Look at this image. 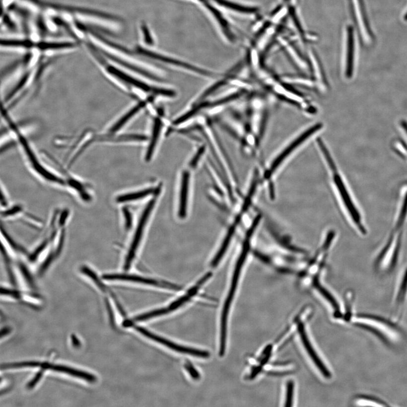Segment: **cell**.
<instances>
[{
    "mask_svg": "<svg viewBox=\"0 0 407 407\" xmlns=\"http://www.w3.org/2000/svg\"><path fill=\"white\" fill-rule=\"evenodd\" d=\"M157 189L150 188L137 191V192L122 195L117 197L116 201L118 203H123L140 200L141 199H143L150 195L155 193Z\"/></svg>",
    "mask_w": 407,
    "mask_h": 407,
    "instance_id": "15",
    "label": "cell"
},
{
    "mask_svg": "<svg viewBox=\"0 0 407 407\" xmlns=\"http://www.w3.org/2000/svg\"><path fill=\"white\" fill-rule=\"evenodd\" d=\"M354 34L353 28L351 26L347 28V51L346 61L345 75L347 78H351L353 72L354 63Z\"/></svg>",
    "mask_w": 407,
    "mask_h": 407,
    "instance_id": "13",
    "label": "cell"
},
{
    "mask_svg": "<svg viewBox=\"0 0 407 407\" xmlns=\"http://www.w3.org/2000/svg\"><path fill=\"white\" fill-rule=\"evenodd\" d=\"M237 221L236 222L233 226L230 228L229 231L226 235V237H225V239L222 243V245L219 248V251H218L216 255L214 256V258L212 261L211 262V267L215 268L218 264L220 262L221 260L222 259L223 256L225 255V252L227 249L228 246H229L230 242L231 241V239L232 237H233V234L234 233L235 226L237 225Z\"/></svg>",
    "mask_w": 407,
    "mask_h": 407,
    "instance_id": "14",
    "label": "cell"
},
{
    "mask_svg": "<svg viewBox=\"0 0 407 407\" xmlns=\"http://www.w3.org/2000/svg\"><path fill=\"white\" fill-rule=\"evenodd\" d=\"M153 127L151 140H150L147 151L146 153L145 159L146 161L151 160L153 152L155 150L158 138L160 135L162 128L161 122L159 120H156Z\"/></svg>",
    "mask_w": 407,
    "mask_h": 407,
    "instance_id": "17",
    "label": "cell"
},
{
    "mask_svg": "<svg viewBox=\"0 0 407 407\" xmlns=\"http://www.w3.org/2000/svg\"><path fill=\"white\" fill-rule=\"evenodd\" d=\"M212 1L223 7L241 13H253L256 11L254 7L243 6L241 4L229 1V0H212Z\"/></svg>",
    "mask_w": 407,
    "mask_h": 407,
    "instance_id": "16",
    "label": "cell"
},
{
    "mask_svg": "<svg viewBox=\"0 0 407 407\" xmlns=\"http://www.w3.org/2000/svg\"><path fill=\"white\" fill-rule=\"evenodd\" d=\"M315 286L316 288L318 289V290L321 292V294L323 295L324 298H325L326 299H327L328 301L330 304H331L333 308L335 309L336 312L339 313V315H340V312H339V304H338V302H337L335 298H334V297L331 295V294H330V293L327 290H326V289H325L322 286H320V284L319 283H317L316 282L315 283Z\"/></svg>",
    "mask_w": 407,
    "mask_h": 407,
    "instance_id": "20",
    "label": "cell"
},
{
    "mask_svg": "<svg viewBox=\"0 0 407 407\" xmlns=\"http://www.w3.org/2000/svg\"><path fill=\"white\" fill-rule=\"evenodd\" d=\"M41 364L39 362L36 361H26L22 363H7L1 365V369H18L24 368H35L40 366Z\"/></svg>",
    "mask_w": 407,
    "mask_h": 407,
    "instance_id": "19",
    "label": "cell"
},
{
    "mask_svg": "<svg viewBox=\"0 0 407 407\" xmlns=\"http://www.w3.org/2000/svg\"><path fill=\"white\" fill-rule=\"evenodd\" d=\"M136 52L138 54L147 57V58L152 59L154 60L160 61V62L172 65L175 67L182 68L185 69V70L197 73V74L199 75L205 76H213V72L209 71L194 66V65H190L189 63L184 62V61L178 60L173 58H170V57L168 56L160 54H158V53L146 50L145 48L137 47L136 48Z\"/></svg>",
    "mask_w": 407,
    "mask_h": 407,
    "instance_id": "3",
    "label": "cell"
},
{
    "mask_svg": "<svg viewBox=\"0 0 407 407\" xmlns=\"http://www.w3.org/2000/svg\"><path fill=\"white\" fill-rule=\"evenodd\" d=\"M103 278L104 279L108 280H122V281L123 280V281L150 284L152 285V286L157 287L174 289V290H176L180 289V287H178L175 284L166 282H162L158 281L157 280L142 277V276L136 275L125 274H108L104 275Z\"/></svg>",
    "mask_w": 407,
    "mask_h": 407,
    "instance_id": "7",
    "label": "cell"
},
{
    "mask_svg": "<svg viewBox=\"0 0 407 407\" xmlns=\"http://www.w3.org/2000/svg\"><path fill=\"white\" fill-rule=\"evenodd\" d=\"M286 389V400L285 402L286 403L285 406L291 407L292 405L293 397H294V385L292 381H290L288 382Z\"/></svg>",
    "mask_w": 407,
    "mask_h": 407,
    "instance_id": "22",
    "label": "cell"
},
{
    "mask_svg": "<svg viewBox=\"0 0 407 407\" xmlns=\"http://www.w3.org/2000/svg\"><path fill=\"white\" fill-rule=\"evenodd\" d=\"M204 149L202 148V149H201V150H199V152H198L197 154H196V156H195L194 157V158H193L192 161H191V166L195 167V166H197V165L198 164V162L199 160L200 159V158H201V157L202 155V154L203 153Z\"/></svg>",
    "mask_w": 407,
    "mask_h": 407,
    "instance_id": "29",
    "label": "cell"
},
{
    "mask_svg": "<svg viewBox=\"0 0 407 407\" xmlns=\"http://www.w3.org/2000/svg\"><path fill=\"white\" fill-rule=\"evenodd\" d=\"M211 274L210 272L207 273L203 276V277L199 280V281L195 284V286L190 289L188 292L185 295L180 297L177 300H176L172 304H170L168 307L164 308L157 309L152 312L144 313V314L136 316L133 319L134 321H141L154 318L157 316L164 315L168 314V313L173 312L178 309L182 305L188 302L191 298H193L200 290L203 285L204 284L207 280H208Z\"/></svg>",
    "mask_w": 407,
    "mask_h": 407,
    "instance_id": "2",
    "label": "cell"
},
{
    "mask_svg": "<svg viewBox=\"0 0 407 407\" xmlns=\"http://www.w3.org/2000/svg\"><path fill=\"white\" fill-rule=\"evenodd\" d=\"M1 46L5 48H21L28 50L35 47V43L28 39H4L1 40Z\"/></svg>",
    "mask_w": 407,
    "mask_h": 407,
    "instance_id": "18",
    "label": "cell"
},
{
    "mask_svg": "<svg viewBox=\"0 0 407 407\" xmlns=\"http://www.w3.org/2000/svg\"><path fill=\"white\" fill-rule=\"evenodd\" d=\"M71 340L73 344L78 347L80 345V342L78 339L75 336H71Z\"/></svg>",
    "mask_w": 407,
    "mask_h": 407,
    "instance_id": "30",
    "label": "cell"
},
{
    "mask_svg": "<svg viewBox=\"0 0 407 407\" xmlns=\"http://www.w3.org/2000/svg\"><path fill=\"white\" fill-rule=\"evenodd\" d=\"M142 32L143 35V38L146 43L148 44H152L153 43V38L150 33L149 28L145 25L142 26Z\"/></svg>",
    "mask_w": 407,
    "mask_h": 407,
    "instance_id": "26",
    "label": "cell"
},
{
    "mask_svg": "<svg viewBox=\"0 0 407 407\" xmlns=\"http://www.w3.org/2000/svg\"><path fill=\"white\" fill-rule=\"evenodd\" d=\"M407 291V270L405 272V274L404 275V279L402 280V282L401 285V287L400 288V291H399L397 298V303L398 304H400L403 302L404 301L405 297L406 295V292Z\"/></svg>",
    "mask_w": 407,
    "mask_h": 407,
    "instance_id": "21",
    "label": "cell"
},
{
    "mask_svg": "<svg viewBox=\"0 0 407 407\" xmlns=\"http://www.w3.org/2000/svg\"><path fill=\"white\" fill-rule=\"evenodd\" d=\"M190 173L185 170L182 173L181 183L180 201H179L178 215L181 219L186 218L188 205Z\"/></svg>",
    "mask_w": 407,
    "mask_h": 407,
    "instance_id": "11",
    "label": "cell"
},
{
    "mask_svg": "<svg viewBox=\"0 0 407 407\" xmlns=\"http://www.w3.org/2000/svg\"><path fill=\"white\" fill-rule=\"evenodd\" d=\"M78 46L75 42L61 41H41L35 43V47L42 51H55L72 50Z\"/></svg>",
    "mask_w": 407,
    "mask_h": 407,
    "instance_id": "12",
    "label": "cell"
},
{
    "mask_svg": "<svg viewBox=\"0 0 407 407\" xmlns=\"http://www.w3.org/2000/svg\"><path fill=\"white\" fill-rule=\"evenodd\" d=\"M10 332V329L9 328H4L2 329L1 332V337L2 338L3 337L7 335L8 333Z\"/></svg>",
    "mask_w": 407,
    "mask_h": 407,
    "instance_id": "31",
    "label": "cell"
},
{
    "mask_svg": "<svg viewBox=\"0 0 407 407\" xmlns=\"http://www.w3.org/2000/svg\"><path fill=\"white\" fill-rule=\"evenodd\" d=\"M359 2H360V8H361V10L362 15H363V20H364V24H365V26L366 27V30H367L369 34L370 35H372V31H371V30H370V27H369L368 19V18H367V15H366V11L365 10V6H364V4L363 0H359Z\"/></svg>",
    "mask_w": 407,
    "mask_h": 407,
    "instance_id": "24",
    "label": "cell"
},
{
    "mask_svg": "<svg viewBox=\"0 0 407 407\" xmlns=\"http://www.w3.org/2000/svg\"><path fill=\"white\" fill-rule=\"evenodd\" d=\"M357 325H359V327L363 328L366 330H368V331L372 332L374 334V335H376L377 337L380 338V339H381L382 341H385H385H386V339L383 336V335H382V334L381 332H378L377 329H374L371 327H369V326L364 324H357Z\"/></svg>",
    "mask_w": 407,
    "mask_h": 407,
    "instance_id": "25",
    "label": "cell"
},
{
    "mask_svg": "<svg viewBox=\"0 0 407 407\" xmlns=\"http://www.w3.org/2000/svg\"><path fill=\"white\" fill-rule=\"evenodd\" d=\"M44 370V369L43 368L42 370H40V371L36 374V375L34 377L33 379L28 384L27 388L28 389L34 388L35 385L38 383L41 378L43 377Z\"/></svg>",
    "mask_w": 407,
    "mask_h": 407,
    "instance_id": "27",
    "label": "cell"
},
{
    "mask_svg": "<svg viewBox=\"0 0 407 407\" xmlns=\"http://www.w3.org/2000/svg\"><path fill=\"white\" fill-rule=\"evenodd\" d=\"M125 218V227L126 229H129L131 226L132 222V218L131 214L128 209H125L124 211Z\"/></svg>",
    "mask_w": 407,
    "mask_h": 407,
    "instance_id": "28",
    "label": "cell"
},
{
    "mask_svg": "<svg viewBox=\"0 0 407 407\" xmlns=\"http://www.w3.org/2000/svg\"><path fill=\"white\" fill-rule=\"evenodd\" d=\"M184 366L187 372L189 373L190 376L192 377L193 379L198 380L200 378V373L198 372V370L195 369L193 365L190 363V362L187 361V363L185 364Z\"/></svg>",
    "mask_w": 407,
    "mask_h": 407,
    "instance_id": "23",
    "label": "cell"
},
{
    "mask_svg": "<svg viewBox=\"0 0 407 407\" xmlns=\"http://www.w3.org/2000/svg\"><path fill=\"white\" fill-rule=\"evenodd\" d=\"M160 187H157L155 193L153 194V197L146 205L145 209L141 214V217L139 219V222H138L136 233L134 235L133 241L131 245L129 248L128 252V255L126 256L125 263L124 268L125 270H128L131 267L132 263L135 259L138 248H139L140 243L143 236L144 229L147 224L149 217L151 214L153 207L156 204L157 199L159 196L160 193Z\"/></svg>",
    "mask_w": 407,
    "mask_h": 407,
    "instance_id": "1",
    "label": "cell"
},
{
    "mask_svg": "<svg viewBox=\"0 0 407 407\" xmlns=\"http://www.w3.org/2000/svg\"><path fill=\"white\" fill-rule=\"evenodd\" d=\"M202 5L204 6L205 9L209 11V13L214 17L219 27H220L225 37L229 40V42L233 43L235 42V36L232 32L229 22L221 13V11L217 9L210 0H200Z\"/></svg>",
    "mask_w": 407,
    "mask_h": 407,
    "instance_id": "9",
    "label": "cell"
},
{
    "mask_svg": "<svg viewBox=\"0 0 407 407\" xmlns=\"http://www.w3.org/2000/svg\"><path fill=\"white\" fill-rule=\"evenodd\" d=\"M405 19L406 20H407V14H406V15H405Z\"/></svg>",
    "mask_w": 407,
    "mask_h": 407,
    "instance_id": "33",
    "label": "cell"
},
{
    "mask_svg": "<svg viewBox=\"0 0 407 407\" xmlns=\"http://www.w3.org/2000/svg\"><path fill=\"white\" fill-rule=\"evenodd\" d=\"M298 332L303 345L305 350H306L308 355L313 360V363H314L317 368L319 369L320 372L323 374V376L325 378H331V373H330L328 368L326 367L322 360L320 359V357L317 355L314 348H313L310 340H309L308 339L306 331H305L304 324L302 323L299 324L298 325Z\"/></svg>",
    "mask_w": 407,
    "mask_h": 407,
    "instance_id": "8",
    "label": "cell"
},
{
    "mask_svg": "<svg viewBox=\"0 0 407 407\" xmlns=\"http://www.w3.org/2000/svg\"><path fill=\"white\" fill-rule=\"evenodd\" d=\"M401 124L402 128L404 129L406 133L407 134V122L405 121H402Z\"/></svg>",
    "mask_w": 407,
    "mask_h": 407,
    "instance_id": "32",
    "label": "cell"
},
{
    "mask_svg": "<svg viewBox=\"0 0 407 407\" xmlns=\"http://www.w3.org/2000/svg\"><path fill=\"white\" fill-rule=\"evenodd\" d=\"M335 182L340 193L341 198L342 199L344 203L346 209L349 211L350 216L351 217L354 223L357 226L358 229L361 232V233L365 234L366 230L363 223H362L359 211L357 210L356 206L354 205L352 199L350 197L342 180H341L339 174L337 173V171L336 174H335Z\"/></svg>",
    "mask_w": 407,
    "mask_h": 407,
    "instance_id": "5",
    "label": "cell"
},
{
    "mask_svg": "<svg viewBox=\"0 0 407 407\" xmlns=\"http://www.w3.org/2000/svg\"><path fill=\"white\" fill-rule=\"evenodd\" d=\"M320 128V126L316 125L313 126V128L309 129L305 131L304 133L300 135L299 137L296 138L295 141L291 142L290 145H289L284 149L283 151L280 153L279 155L275 158V160L272 162V164L270 170H269L268 176H270L274 172L276 169H277L278 166L282 164L284 160L287 159V158L291 155V153L293 151H295L296 149L301 145L308 138L315 134L317 130Z\"/></svg>",
    "mask_w": 407,
    "mask_h": 407,
    "instance_id": "6",
    "label": "cell"
},
{
    "mask_svg": "<svg viewBox=\"0 0 407 407\" xmlns=\"http://www.w3.org/2000/svg\"><path fill=\"white\" fill-rule=\"evenodd\" d=\"M40 367H42V368L44 370L50 369L54 370V371L55 372L67 374L71 376L78 378H80V379H83L88 382H90V383L95 382L96 381V377L92 374L83 372L82 370L69 367V366L65 365L44 363L41 364Z\"/></svg>",
    "mask_w": 407,
    "mask_h": 407,
    "instance_id": "10",
    "label": "cell"
},
{
    "mask_svg": "<svg viewBox=\"0 0 407 407\" xmlns=\"http://www.w3.org/2000/svg\"><path fill=\"white\" fill-rule=\"evenodd\" d=\"M132 327H134L137 332L141 333L142 335L148 338V339L155 341L156 342L161 343L166 346V347L174 350L175 351L202 358H207L210 356L209 353L207 351L179 345L173 342L172 341L164 339V338L155 335V334L150 332L144 328L139 327H135V325H132Z\"/></svg>",
    "mask_w": 407,
    "mask_h": 407,
    "instance_id": "4",
    "label": "cell"
}]
</instances>
